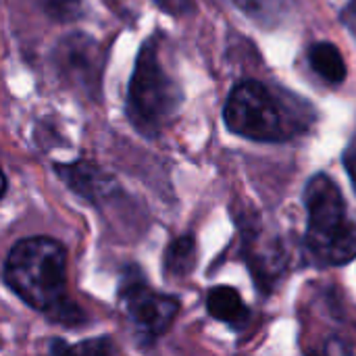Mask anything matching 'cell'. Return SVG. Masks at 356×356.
<instances>
[{
  "mask_svg": "<svg viewBox=\"0 0 356 356\" xmlns=\"http://www.w3.org/2000/svg\"><path fill=\"white\" fill-rule=\"evenodd\" d=\"M223 121L236 136L254 142H288L315 123V108L300 96L263 81L236 83L223 106Z\"/></svg>",
  "mask_w": 356,
  "mask_h": 356,
  "instance_id": "6da1fadb",
  "label": "cell"
},
{
  "mask_svg": "<svg viewBox=\"0 0 356 356\" xmlns=\"http://www.w3.org/2000/svg\"><path fill=\"white\" fill-rule=\"evenodd\" d=\"M309 257L319 267H340L356 259V221L338 184L327 173H317L305 188Z\"/></svg>",
  "mask_w": 356,
  "mask_h": 356,
  "instance_id": "7a4b0ae2",
  "label": "cell"
},
{
  "mask_svg": "<svg viewBox=\"0 0 356 356\" xmlns=\"http://www.w3.org/2000/svg\"><path fill=\"white\" fill-rule=\"evenodd\" d=\"M2 275L27 307L48 313L67 298V250L48 236L23 238L10 248Z\"/></svg>",
  "mask_w": 356,
  "mask_h": 356,
  "instance_id": "3957f363",
  "label": "cell"
},
{
  "mask_svg": "<svg viewBox=\"0 0 356 356\" xmlns=\"http://www.w3.org/2000/svg\"><path fill=\"white\" fill-rule=\"evenodd\" d=\"M181 102L184 92L165 71L159 54V35H152L140 46L136 56L125 100L127 119L140 136L154 140L175 119Z\"/></svg>",
  "mask_w": 356,
  "mask_h": 356,
  "instance_id": "277c9868",
  "label": "cell"
},
{
  "mask_svg": "<svg viewBox=\"0 0 356 356\" xmlns=\"http://www.w3.org/2000/svg\"><path fill=\"white\" fill-rule=\"evenodd\" d=\"M119 302L146 344H154L179 313V300L175 296L154 292L146 284L142 269L136 265L125 267L121 273Z\"/></svg>",
  "mask_w": 356,
  "mask_h": 356,
  "instance_id": "5b68a950",
  "label": "cell"
},
{
  "mask_svg": "<svg viewBox=\"0 0 356 356\" xmlns=\"http://www.w3.org/2000/svg\"><path fill=\"white\" fill-rule=\"evenodd\" d=\"M50 63L65 88L75 90L90 100L102 96L104 50L92 35L83 31L63 35L50 52Z\"/></svg>",
  "mask_w": 356,
  "mask_h": 356,
  "instance_id": "8992f818",
  "label": "cell"
},
{
  "mask_svg": "<svg viewBox=\"0 0 356 356\" xmlns=\"http://www.w3.org/2000/svg\"><path fill=\"white\" fill-rule=\"evenodd\" d=\"M54 173L73 194L92 204H102L119 192V181L92 161L54 163Z\"/></svg>",
  "mask_w": 356,
  "mask_h": 356,
  "instance_id": "52a82bcc",
  "label": "cell"
},
{
  "mask_svg": "<svg viewBox=\"0 0 356 356\" xmlns=\"http://www.w3.org/2000/svg\"><path fill=\"white\" fill-rule=\"evenodd\" d=\"M207 311L213 319L227 323L234 330H240L248 323L250 311L244 305L238 290L229 286H215L207 294Z\"/></svg>",
  "mask_w": 356,
  "mask_h": 356,
  "instance_id": "ba28073f",
  "label": "cell"
},
{
  "mask_svg": "<svg viewBox=\"0 0 356 356\" xmlns=\"http://www.w3.org/2000/svg\"><path fill=\"white\" fill-rule=\"evenodd\" d=\"M309 63L313 71L327 83H342L346 79V63L338 46L332 42H315L309 48Z\"/></svg>",
  "mask_w": 356,
  "mask_h": 356,
  "instance_id": "9c48e42d",
  "label": "cell"
},
{
  "mask_svg": "<svg viewBox=\"0 0 356 356\" xmlns=\"http://www.w3.org/2000/svg\"><path fill=\"white\" fill-rule=\"evenodd\" d=\"M196 267V240L192 234L175 238L163 257V273L169 280H181Z\"/></svg>",
  "mask_w": 356,
  "mask_h": 356,
  "instance_id": "30bf717a",
  "label": "cell"
},
{
  "mask_svg": "<svg viewBox=\"0 0 356 356\" xmlns=\"http://www.w3.org/2000/svg\"><path fill=\"white\" fill-rule=\"evenodd\" d=\"M52 356H121L119 348L111 338H90L67 346L63 340H52L50 344Z\"/></svg>",
  "mask_w": 356,
  "mask_h": 356,
  "instance_id": "8fae6325",
  "label": "cell"
},
{
  "mask_svg": "<svg viewBox=\"0 0 356 356\" xmlns=\"http://www.w3.org/2000/svg\"><path fill=\"white\" fill-rule=\"evenodd\" d=\"M48 317V321L56 323V325H65V327H77L86 323V313L69 298H63L60 302H56L48 313H44Z\"/></svg>",
  "mask_w": 356,
  "mask_h": 356,
  "instance_id": "7c38bea8",
  "label": "cell"
},
{
  "mask_svg": "<svg viewBox=\"0 0 356 356\" xmlns=\"http://www.w3.org/2000/svg\"><path fill=\"white\" fill-rule=\"evenodd\" d=\"M46 17L56 23H69L81 17V0H40Z\"/></svg>",
  "mask_w": 356,
  "mask_h": 356,
  "instance_id": "4fadbf2b",
  "label": "cell"
},
{
  "mask_svg": "<svg viewBox=\"0 0 356 356\" xmlns=\"http://www.w3.org/2000/svg\"><path fill=\"white\" fill-rule=\"evenodd\" d=\"M152 2L171 17H181L192 10V0H152Z\"/></svg>",
  "mask_w": 356,
  "mask_h": 356,
  "instance_id": "5bb4252c",
  "label": "cell"
},
{
  "mask_svg": "<svg viewBox=\"0 0 356 356\" xmlns=\"http://www.w3.org/2000/svg\"><path fill=\"white\" fill-rule=\"evenodd\" d=\"M342 161H344V167L350 175V181L356 190V136L350 140V144L346 146L344 154H342Z\"/></svg>",
  "mask_w": 356,
  "mask_h": 356,
  "instance_id": "9a60e30c",
  "label": "cell"
},
{
  "mask_svg": "<svg viewBox=\"0 0 356 356\" xmlns=\"http://www.w3.org/2000/svg\"><path fill=\"white\" fill-rule=\"evenodd\" d=\"M342 23L356 35V0H348V4L344 6V10L340 13Z\"/></svg>",
  "mask_w": 356,
  "mask_h": 356,
  "instance_id": "2e32d148",
  "label": "cell"
},
{
  "mask_svg": "<svg viewBox=\"0 0 356 356\" xmlns=\"http://www.w3.org/2000/svg\"><path fill=\"white\" fill-rule=\"evenodd\" d=\"M6 175H4V171L0 169V200L4 198V194H6Z\"/></svg>",
  "mask_w": 356,
  "mask_h": 356,
  "instance_id": "e0dca14e",
  "label": "cell"
}]
</instances>
